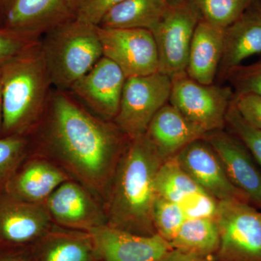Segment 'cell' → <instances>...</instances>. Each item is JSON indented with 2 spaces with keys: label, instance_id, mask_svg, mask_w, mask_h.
Instances as JSON below:
<instances>
[{
  "label": "cell",
  "instance_id": "obj_1",
  "mask_svg": "<svg viewBox=\"0 0 261 261\" xmlns=\"http://www.w3.org/2000/svg\"><path fill=\"white\" fill-rule=\"evenodd\" d=\"M31 153L50 161L103 206L115 170L129 138L63 91H51L37 126L28 135Z\"/></svg>",
  "mask_w": 261,
  "mask_h": 261
},
{
  "label": "cell",
  "instance_id": "obj_2",
  "mask_svg": "<svg viewBox=\"0 0 261 261\" xmlns=\"http://www.w3.org/2000/svg\"><path fill=\"white\" fill-rule=\"evenodd\" d=\"M163 162L145 134L128 140L103 204L108 226L143 236L157 233L153 223L155 181Z\"/></svg>",
  "mask_w": 261,
  "mask_h": 261
},
{
  "label": "cell",
  "instance_id": "obj_3",
  "mask_svg": "<svg viewBox=\"0 0 261 261\" xmlns=\"http://www.w3.org/2000/svg\"><path fill=\"white\" fill-rule=\"evenodd\" d=\"M2 137L29 135L47 108L51 84L40 42L1 65Z\"/></svg>",
  "mask_w": 261,
  "mask_h": 261
},
{
  "label": "cell",
  "instance_id": "obj_4",
  "mask_svg": "<svg viewBox=\"0 0 261 261\" xmlns=\"http://www.w3.org/2000/svg\"><path fill=\"white\" fill-rule=\"evenodd\" d=\"M51 86L69 90L103 56L97 27L72 19L40 39Z\"/></svg>",
  "mask_w": 261,
  "mask_h": 261
},
{
  "label": "cell",
  "instance_id": "obj_5",
  "mask_svg": "<svg viewBox=\"0 0 261 261\" xmlns=\"http://www.w3.org/2000/svg\"><path fill=\"white\" fill-rule=\"evenodd\" d=\"M218 261H261V212L246 200L219 201Z\"/></svg>",
  "mask_w": 261,
  "mask_h": 261
},
{
  "label": "cell",
  "instance_id": "obj_6",
  "mask_svg": "<svg viewBox=\"0 0 261 261\" xmlns=\"http://www.w3.org/2000/svg\"><path fill=\"white\" fill-rule=\"evenodd\" d=\"M171 82L159 71L126 78L113 122L128 138L145 135L156 113L169 102Z\"/></svg>",
  "mask_w": 261,
  "mask_h": 261
},
{
  "label": "cell",
  "instance_id": "obj_7",
  "mask_svg": "<svg viewBox=\"0 0 261 261\" xmlns=\"http://www.w3.org/2000/svg\"><path fill=\"white\" fill-rule=\"evenodd\" d=\"M171 82L170 104L207 134L223 130L234 96L231 87L199 83L186 72L173 75Z\"/></svg>",
  "mask_w": 261,
  "mask_h": 261
},
{
  "label": "cell",
  "instance_id": "obj_8",
  "mask_svg": "<svg viewBox=\"0 0 261 261\" xmlns=\"http://www.w3.org/2000/svg\"><path fill=\"white\" fill-rule=\"evenodd\" d=\"M200 16L190 0L168 3L153 34L159 71L172 77L186 71L192 38Z\"/></svg>",
  "mask_w": 261,
  "mask_h": 261
},
{
  "label": "cell",
  "instance_id": "obj_9",
  "mask_svg": "<svg viewBox=\"0 0 261 261\" xmlns=\"http://www.w3.org/2000/svg\"><path fill=\"white\" fill-rule=\"evenodd\" d=\"M97 31L103 56L114 62L126 78L159 71V53L150 31L99 27Z\"/></svg>",
  "mask_w": 261,
  "mask_h": 261
},
{
  "label": "cell",
  "instance_id": "obj_10",
  "mask_svg": "<svg viewBox=\"0 0 261 261\" xmlns=\"http://www.w3.org/2000/svg\"><path fill=\"white\" fill-rule=\"evenodd\" d=\"M126 77L111 60L102 56L69 90L96 116L113 121L119 110Z\"/></svg>",
  "mask_w": 261,
  "mask_h": 261
},
{
  "label": "cell",
  "instance_id": "obj_11",
  "mask_svg": "<svg viewBox=\"0 0 261 261\" xmlns=\"http://www.w3.org/2000/svg\"><path fill=\"white\" fill-rule=\"evenodd\" d=\"M54 224L90 232L107 225L102 204L80 183L70 179L60 185L46 201Z\"/></svg>",
  "mask_w": 261,
  "mask_h": 261
},
{
  "label": "cell",
  "instance_id": "obj_12",
  "mask_svg": "<svg viewBox=\"0 0 261 261\" xmlns=\"http://www.w3.org/2000/svg\"><path fill=\"white\" fill-rule=\"evenodd\" d=\"M45 204H34L0 192V244L32 246L53 226Z\"/></svg>",
  "mask_w": 261,
  "mask_h": 261
},
{
  "label": "cell",
  "instance_id": "obj_13",
  "mask_svg": "<svg viewBox=\"0 0 261 261\" xmlns=\"http://www.w3.org/2000/svg\"><path fill=\"white\" fill-rule=\"evenodd\" d=\"M90 233L98 261H163L173 249L159 233L143 236L108 225Z\"/></svg>",
  "mask_w": 261,
  "mask_h": 261
},
{
  "label": "cell",
  "instance_id": "obj_14",
  "mask_svg": "<svg viewBox=\"0 0 261 261\" xmlns=\"http://www.w3.org/2000/svg\"><path fill=\"white\" fill-rule=\"evenodd\" d=\"M204 139L219 156L231 183L261 209V169L243 142L223 130L207 134Z\"/></svg>",
  "mask_w": 261,
  "mask_h": 261
},
{
  "label": "cell",
  "instance_id": "obj_15",
  "mask_svg": "<svg viewBox=\"0 0 261 261\" xmlns=\"http://www.w3.org/2000/svg\"><path fill=\"white\" fill-rule=\"evenodd\" d=\"M175 157L196 184L216 200L248 202L230 181L219 156L205 139L192 142Z\"/></svg>",
  "mask_w": 261,
  "mask_h": 261
},
{
  "label": "cell",
  "instance_id": "obj_16",
  "mask_svg": "<svg viewBox=\"0 0 261 261\" xmlns=\"http://www.w3.org/2000/svg\"><path fill=\"white\" fill-rule=\"evenodd\" d=\"M74 18L73 0H13L2 27L40 38Z\"/></svg>",
  "mask_w": 261,
  "mask_h": 261
},
{
  "label": "cell",
  "instance_id": "obj_17",
  "mask_svg": "<svg viewBox=\"0 0 261 261\" xmlns=\"http://www.w3.org/2000/svg\"><path fill=\"white\" fill-rule=\"evenodd\" d=\"M70 179L55 163L30 153L17 168L3 192L25 202L45 204L53 192Z\"/></svg>",
  "mask_w": 261,
  "mask_h": 261
},
{
  "label": "cell",
  "instance_id": "obj_18",
  "mask_svg": "<svg viewBox=\"0 0 261 261\" xmlns=\"http://www.w3.org/2000/svg\"><path fill=\"white\" fill-rule=\"evenodd\" d=\"M206 135L169 102L156 113L145 132L163 161L175 157L186 146L205 138Z\"/></svg>",
  "mask_w": 261,
  "mask_h": 261
},
{
  "label": "cell",
  "instance_id": "obj_19",
  "mask_svg": "<svg viewBox=\"0 0 261 261\" xmlns=\"http://www.w3.org/2000/svg\"><path fill=\"white\" fill-rule=\"evenodd\" d=\"M30 247L35 261H98L90 232L56 224Z\"/></svg>",
  "mask_w": 261,
  "mask_h": 261
},
{
  "label": "cell",
  "instance_id": "obj_20",
  "mask_svg": "<svg viewBox=\"0 0 261 261\" xmlns=\"http://www.w3.org/2000/svg\"><path fill=\"white\" fill-rule=\"evenodd\" d=\"M261 53V12L249 9L225 29L224 50L219 71L222 76Z\"/></svg>",
  "mask_w": 261,
  "mask_h": 261
},
{
  "label": "cell",
  "instance_id": "obj_21",
  "mask_svg": "<svg viewBox=\"0 0 261 261\" xmlns=\"http://www.w3.org/2000/svg\"><path fill=\"white\" fill-rule=\"evenodd\" d=\"M225 29L200 20L192 38L186 73L203 84H214L224 50Z\"/></svg>",
  "mask_w": 261,
  "mask_h": 261
},
{
  "label": "cell",
  "instance_id": "obj_22",
  "mask_svg": "<svg viewBox=\"0 0 261 261\" xmlns=\"http://www.w3.org/2000/svg\"><path fill=\"white\" fill-rule=\"evenodd\" d=\"M168 3L165 0H123L105 15L99 27L154 30L162 18Z\"/></svg>",
  "mask_w": 261,
  "mask_h": 261
},
{
  "label": "cell",
  "instance_id": "obj_23",
  "mask_svg": "<svg viewBox=\"0 0 261 261\" xmlns=\"http://www.w3.org/2000/svg\"><path fill=\"white\" fill-rule=\"evenodd\" d=\"M173 249L187 253L214 257L219 250L220 235L215 218H189L170 243Z\"/></svg>",
  "mask_w": 261,
  "mask_h": 261
},
{
  "label": "cell",
  "instance_id": "obj_24",
  "mask_svg": "<svg viewBox=\"0 0 261 261\" xmlns=\"http://www.w3.org/2000/svg\"><path fill=\"white\" fill-rule=\"evenodd\" d=\"M155 187L159 197L178 204L192 194L203 190L181 167L176 157L161 163Z\"/></svg>",
  "mask_w": 261,
  "mask_h": 261
},
{
  "label": "cell",
  "instance_id": "obj_25",
  "mask_svg": "<svg viewBox=\"0 0 261 261\" xmlns=\"http://www.w3.org/2000/svg\"><path fill=\"white\" fill-rule=\"evenodd\" d=\"M200 19L226 29L259 0H190Z\"/></svg>",
  "mask_w": 261,
  "mask_h": 261
},
{
  "label": "cell",
  "instance_id": "obj_26",
  "mask_svg": "<svg viewBox=\"0 0 261 261\" xmlns=\"http://www.w3.org/2000/svg\"><path fill=\"white\" fill-rule=\"evenodd\" d=\"M30 153L28 135L0 137V192L4 191L17 168Z\"/></svg>",
  "mask_w": 261,
  "mask_h": 261
},
{
  "label": "cell",
  "instance_id": "obj_27",
  "mask_svg": "<svg viewBox=\"0 0 261 261\" xmlns=\"http://www.w3.org/2000/svg\"><path fill=\"white\" fill-rule=\"evenodd\" d=\"M187 219L180 205L158 196L153 209L156 233L171 243Z\"/></svg>",
  "mask_w": 261,
  "mask_h": 261
},
{
  "label": "cell",
  "instance_id": "obj_28",
  "mask_svg": "<svg viewBox=\"0 0 261 261\" xmlns=\"http://www.w3.org/2000/svg\"><path fill=\"white\" fill-rule=\"evenodd\" d=\"M226 124L247 147L261 169V130L247 123L232 102L226 114Z\"/></svg>",
  "mask_w": 261,
  "mask_h": 261
},
{
  "label": "cell",
  "instance_id": "obj_29",
  "mask_svg": "<svg viewBox=\"0 0 261 261\" xmlns=\"http://www.w3.org/2000/svg\"><path fill=\"white\" fill-rule=\"evenodd\" d=\"M40 39L0 25V65L37 45Z\"/></svg>",
  "mask_w": 261,
  "mask_h": 261
},
{
  "label": "cell",
  "instance_id": "obj_30",
  "mask_svg": "<svg viewBox=\"0 0 261 261\" xmlns=\"http://www.w3.org/2000/svg\"><path fill=\"white\" fill-rule=\"evenodd\" d=\"M235 94H254L261 96V61L247 66L238 67L226 75Z\"/></svg>",
  "mask_w": 261,
  "mask_h": 261
},
{
  "label": "cell",
  "instance_id": "obj_31",
  "mask_svg": "<svg viewBox=\"0 0 261 261\" xmlns=\"http://www.w3.org/2000/svg\"><path fill=\"white\" fill-rule=\"evenodd\" d=\"M123 0H73L74 18L99 27L105 15Z\"/></svg>",
  "mask_w": 261,
  "mask_h": 261
},
{
  "label": "cell",
  "instance_id": "obj_32",
  "mask_svg": "<svg viewBox=\"0 0 261 261\" xmlns=\"http://www.w3.org/2000/svg\"><path fill=\"white\" fill-rule=\"evenodd\" d=\"M218 202L214 197L204 190L196 192L184 199L178 205L187 219L215 218L217 212Z\"/></svg>",
  "mask_w": 261,
  "mask_h": 261
},
{
  "label": "cell",
  "instance_id": "obj_33",
  "mask_svg": "<svg viewBox=\"0 0 261 261\" xmlns=\"http://www.w3.org/2000/svg\"><path fill=\"white\" fill-rule=\"evenodd\" d=\"M232 102L247 123L261 130V96L254 94H235Z\"/></svg>",
  "mask_w": 261,
  "mask_h": 261
},
{
  "label": "cell",
  "instance_id": "obj_34",
  "mask_svg": "<svg viewBox=\"0 0 261 261\" xmlns=\"http://www.w3.org/2000/svg\"><path fill=\"white\" fill-rule=\"evenodd\" d=\"M0 261H35L30 246H10L0 244Z\"/></svg>",
  "mask_w": 261,
  "mask_h": 261
},
{
  "label": "cell",
  "instance_id": "obj_35",
  "mask_svg": "<svg viewBox=\"0 0 261 261\" xmlns=\"http://www.w3.org/2000/svg\"><path fill=\"white\" fill-rule=\"evenodd\" d=\"M163 261H218L214 257H205L187 253L172 249Z\"/></svg>",
  "mask_w": 261,
  "mask_h": 261
},
{
  "label": "cell",
  "instance_id": "obj_36",
  "mask_svg": "<svg viewBox=\"0 0 261 261\" xmlns=\"http://www.w3.org/2000/svg\"><path fill=\"white\" fill-rule=\"evenodd\" d=\"M3 130V86H2V71L0 65V137Z\"/></svg>",
  "mask_w": 261,
  "mask_h": 261
},
{
  "label": "cell",
  "instance_id": "obj_37",
  "mask_svg": "<svg viewBox=\"0 0 261 261\" xmlns=\"http://www.w3.org/2000/svg\"><path fill=\"white\" fill-rule=\"evenodd\" d=\"M13 2V0H0V10L6 11Z\"/></svg>",
  "mask_w": 261,
  "mask_h": 261
},
{
  "label": "cell",
  "instance_id": "obj_38",
  "mask_svg": "<svg viewBox=\"0 0 261 261\" xmlns=\"http://www.w3.org/2000/svg\"><path fill=\"white\" fill-rule=\"evenodd\" d=\"M165 1H166V3H174V2L179 1V0H165Z\"/></svg>",
  "mask_w": 261,
  "mask_h": 261
}]
</instances>
